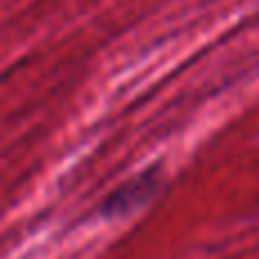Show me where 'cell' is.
Wrapping results in <instances>:
<instances>
[{
  "mask_svg": "<svg viewBox=\"0 0 259 259\" xmlns=\"http://www.w3.org/2000/svg\"><path fill=\"white\" fill-rule=\"evenodd\" d=\"M164 182V173H161V164H152L150 168L137 173L116 187L103 202L98 205V216L105 221H121L127 216L141 211L157 198Z\"/></svg>",
  "mask_w": 259,
  "mask_h": 259,
  "instance_id": "1",
  "label": "cell"
}]
</instances>
